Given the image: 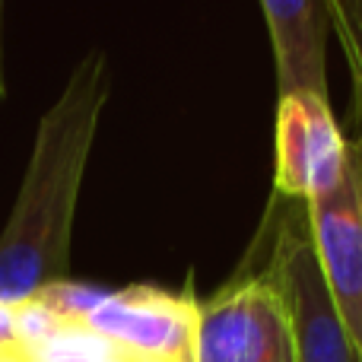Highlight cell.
<instances>
[{"label": "cell", "mask_w": 362, "mask_h": 362, "mask_svg": "<svg viewBox=\"0 0 362 362\" xmlns=\"http://www.w3.org/2000/svg\"><path fill=\"white\" fill-rule=\"evenodd\" d=\"M105 299H108V289L86 286V283H74V280L48 283V286H42L35 296H32V302L45 305L61 325H67L70 331H74V327H83V321H86Z\"/></svg>", "instance_id": "8"}, {"label": "cell", "mask_w": 362, "mask_h": 362, "mask_svg": "<svg viewBox=\"0 0 362 362\" xmlns=\"http://www.w3.org/2000/svg\"><path fill=\"white\" fill-rule=\"evenodd\" d=\"M305 206L327 293L362 356V140L350 144L340 185Z\"/></svg>", "instance_id": "5"}, {"label": "cell", "mask_w": 362, "mask_h": 362, "mask_svg": "<svg viewBox=\"0 0 362 362\" xmlns=\"http://www.w3.org/2000/svg\"><path fill=\"white\" fill-rule=\"evenodd\" d=\"M264 274L270 276L286 305L293 327V362H362L327 293L312 242L308 206L302 200L283 197Z\"/></svg>", "instance_id": "2"}, {"label": "cell", "mask_w": 362, "mask_h": 362, "mask_svg": "<svg viewBox=\"0 0 362 362\" xmlns=\"http://www.w3.org/2000/svg\"><path fill=\"white\" fill-rule=\"evenodd\" d=\"M350 140L331 105L315 95H286L276 108V194L312 204L334 191L346 172Z\"/></svg>", "instance_id": "6"}, {"label": "cell", "mask_w": 362, "mask_h": 362, "mask_svg": "<svg viewBox=\"0 0 362 362\" xmlns=\"http://www.w3.org/2000/svg\"><path fill=\"white\" fill-rule=\"evenodd\" d=\"M4 10V6H0ZM0 99H4V74H0Z\"/></svg>", "instance_id": "13"}, {"label": "cell", "mask_w": 362, "mask_h": 362, "mask_svg": "<svg viewBox=\"0 0 362 362\" xmlns=\"http://www.w3.org/2000/svg\"><path fill=\"white\" fill-rule=\"evenodd\" d=\"M331 19L353 76V121L362 127V0H331Z\"/></svg>", "instance_id": "9"}, {"label": "cell", "mask_w": 362, "mask_h": 362, "mask_svg": "<svg viewBox=\"0 0 362 362\" xmlns=\"http://www.w3.org/2000/svg\"><path fill=\"white\" fill-rule=\"evenodd\" d=\"M10 346H19V337H16V305L0 302V350H10Z\"/></svg>", "instance_id": "10"}, {"label": "cell", "mask_w": 362, "mask_h": 362, "mask_svg": "<svg viewBox=\"0 0 362 362\" xmlns=\"http://www.w3.org/2000/svg\"><path fill=\"white\" fill-rule=\"evenodd\" d=\"M0 362H38V359L25 346H10V350H0Z\"/></svg>", "instance_id": "11"}, {"label": "cell", "mask_w": 362, "mask_h": 362, "mask_svg": "<svg viewBox=\"0 0 362 362\" xmlns=\"http://www.w3.org/2000/svg\"><path fill=\"white\" fill-rule=\"evenodd\" d=\"M261 13L274 38L280 99L315 95L327 102L325 51L327 32L334 29L331 0H264Z\"/></svg>", "instance_id": "7"}, {"label": "cell", "mask_w": 362, "mask_h": 362, "mask_svg": "<svg viewBox=\"0 0 362 362\" xmlns=\"http://www.w3.org/2000/svg\"><path fill=\"white\" fill-rule=\"evenodd\" d=\"M108 86V57L95 48L76 64L38 124L16 206L0 235V302L6 305H23L42 286L67 280L76 197Z\"/></svg>", "instance_id": "1"}, {"label": "cell", "mask_w": 362, "mask_h": 362, "mask_svg": "<svg viewBox=\"0 0 362 362\" xmlns=\"http://www.w3.org/2000/svg\"><path fill=\"white\" fill-rule=\"evenodd\" d=\"M359 140H362V137H359Z\"/></svg>", "instance_id": "14"}, {"label": "cell", "mask_w": 362, "mask_h": 362, "mask_svg": "<svg viewBox=\"0 0 362 362\" xmlns=\"http://www.w3.org/2000/svg\"><path fill=\"white\" fill-rule=\"evenodd\" d=\"M112 356L118 359V362H172V359H140V356H124V353H118V350H112Z\"/></svg>", "instance_id": "12"}, {"label": "cell", "mask_w": 362, "mask_h": 362, "mask_svg": "<svg viewBox=\"0 0 362 362\" xmlns=\"http://www.w3.org/2000/svg\"><path fill=\"white\" fill-rule=\"evenodd\" d=\"M194 362H293L283 296L261 276H235L197 308Z\"/></svg>", "instance_id": "3"}, {"label": "cell", "mask_w": 362, "mask_h": 362, "mask_svg": "<svg viewBox=\"0 0 362 362\" xmlns=\"http://www.w3.org/2000/svg\"><path fill=\"white\" fill-rule=\"evenodd\" d=\"M197 308L200 302L194 299L191 286L175 296L137 283L108 293V299L83 321V331L124 356L194 362Z\"/></svg>", "instance_id": "4"}]
</instances>
